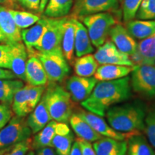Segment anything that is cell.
Masks as SVG:
<instances>
[{
  "mask_svg": "<svg viewBox=\"0 0 155 155\" xmlns=\"http://www.w3.org/2000/svg\"><path fill=\"white\" fill-rule=\"evenodd\" d=\"M131 95L129 75L117 80L99 81L97 82L90 96L81 102V106L86 111L104 117L108 109L127 101Z\"/></svg>",
  "mask_w": 155,
  "mask_h": 155,
  "instance_id": "1",
  "label": "cell"
},
{
  "mask_svg": "<svg viewBox=\"0 0 155 155\" xmlns=\"http://www.w3.org/2000/svg\"><path fill=\"white\" fill-rule=\"evenodd\" d=\"M147 104L141 100L122 102L108 109L106 117L109 125L122 133H140L144 131Z\"/></svg>",
  "mask_w": 155,
  "mask_h": 155,
  "instance_id": "2",
  "label": "cell"
},
{
  "mask_svg": "<svg viewBox=\"0 0 155 155\" xmlns=\"http://www.w3.org/2000/svg\"><path fill=\"white\" fill-rule=\"evenodd\" d=\"M42 97L52 119L58 122H69L73 114V101L66 89L57 83H49Z\"/></svg>",
  "mask_w": 155,
  "mask_h": 155,
  "instance_id": "3",
  "label": "cell"
},
{
  "mask_svg": "<svg viewBox=\"0 0 155 155\" xmlns=\"http://www.w3.org/2000/svg\"><path fill=\"white\" fill-rule=\"evenodd\" d=\"M94 47L99 48L107 40L110 30L116 21L111 13L101 12L88 15L81 19Z\"/></svg>",
  "mask_w": 155,
  "mask_h": 155,
  "instance_id": "4",
  "label": "cell"
},
{
  "mask_svg": "<svg viewBox=\"0 0 155 155\" xmlns=\"http://www.w3.org/2000/svg\"><path fill=\"white\" fill-rule=\"evenodd\" d=\"M131 73V90L142 98L154 99L155 64L134 65Z\"/></svg>",
  "mask_w": 155,
  "mask_h": 155,
  "instance_id": "5",
  "label": "cell"
},
{
  "mask_svg": "<svg viewBox=\"0 0 155 155\" xmlns=\"http://www.w3.org/2000/svg\"><path fill=\"white\" fill-rule=\"evenodd\" d=\"M33 53L41 61L49 83H60L68 76L71 68L63 51Z\"/></svg>",
  "mask_w": 155,
  "mask_h": 155,
  "instance_id": "6",
  "label": "cell"
},
{
  "mask_svg": "<svg viewBox=\"0 0 155 155\" xmlns=\"http://www.w3.org/2000/svg\"><path fill=\"white\" fill-rule=\"evenodd\" d=\"M32 131L25 117L13 116L0 130V152L12 145L30 138Z\"/></svg>",
  "mask_w": 155,
  "mask_h": 155,
  "instance_id": "7",
  "label": "cell"
},
{
  "mask_svg": "<svg viewBox=\"0 0 155 155\" xmlns=\"http://www.w3.org/2000/svg\"><path fill=\"white\" fill-rule=\"evenodd\" d=\"M67 17L58 19L49 18L47 28L35 50L40 53L62 51L61 44L64 23Z\"/></svg>",
  "mask_w": 155,
  "mask_h": 155,
  "instance_id": "8",
  "label": "cell"
},
{
  "mask_svg": "<svg viewBox=\"0 0 155 155\" xmlns=\"http://www.w3.org/2000/svg\"><path fill=\"white\" fill-rule=\"evenodd\" d=\"M119 0H75L71 18L81 20L88 15L115 11L119 9Z\"/></svg>",
  "mask_w": 155,
  "mask_h": 155,
  "instance_id": "9",
  "label": "cell"
},
{
  "mask_svg": "<svg viewBox=\"0 0 155 155\" xmlns=\"http://www.w3.org/2000/svg\"><path fill=\"white\" fill-rule=\"evenodd\" d=\"M98 81L94 77L72 75L67 79L65 89L75 103H81L91 94Z\"/></svg>",
  "mask_w": 155,
  "mask_h": 155,
  "instance_id": "10",
  "label": "cell"
},
{
  "mask_svg": "<svg viewBox=\"0 0 155 155\" xmlns=\"http://www.w3.org/2000/svg\"><path fill=\"white\" fill-rule=\"evenodd\" d=\"M94 55L97 63L100 65L113 64L134 66L129 56L120 51L115 45L109 40H106L101 46L98 48Z\"/></svg>",
  "mask_w": 155,
  "mask_h": 155,
  "instance_id": "11",
  "label": "cell"
},
{
  "mask_svg": "<svg viewBox=\"0 0 155 155\" xmlns=\"http://www.w3.org/2000/svg\"><path fill=\"white\" fill-rule=\"evenodd\" d=\"M86 121L94 130L102 137H108L117 140H126L131 133H122L114 129L108 122L103 119L102 116H98L85 110L80 109L76 113Z\"/></svg>",
  "mask_w": 155,
  "mask_h": 155,
  "instance_id": "12",
  "label": "cell"
},
{
  "mask_svg": "<svg viewBox=\"0 0 155 155\" xmlns=\"http://www.w3.org/2000/svg\"><path fill=\"white\" fill-rule=\"evenodd\" d=\"M111 42L122 53L131 56L137 53V42L129 33L125 27L121 24H115L109 32Z\"/></svg>",
  "mask_w": 155,
  "mask_h": 155,
  "instance_id": "13",
  "label": "cell"
},
{
  "mask_svg": "<svg viewBox=\"0 0 155 155\" xmlns=\"http://www.w3.org/2000/svg\"><path fill=\"white\" fill-rule=\"evenodd\" d=\"M74 134L67 123L58 122L52 147L58 155H69L74 142Z\"/></svg>",
  "mask_w": 155,
  "mask_h": 155,
  "instance_id": "14",
  "label": "cell"
},
{
  "mask_svg": "<svg viewBox=\"0 0 155 155\" xmlns=\"http://www.w3.org/2000/svg\"><path fill=\"white\" fill-rule=\"evenodd\" d=\"M10 45V71L17 78L25 81V68L28 61V50L22 41L8 43Z\"/></svg>",
  "mask_w": 155,
  "mask_h": 155,
  "instance_id": "15",
  "label": "cell"
},
{
  "mask_svg": "<svg viewBox=\"0 0 155 155\" xmlns=\"http://www.w3.org/2000/svg\"><path fill=\"white\" fill-rule=\"evenodd\" d=\"M25 81L32 86H45L48 79L43 65L34 53L28 58L25 68Z\"/></svg>",
  "mask_w": 155,
  "mask_h": 155,
  "instance_id": "16",
  "label": "cell"
},
{
  "mask_svg": "<svg viewBox=\"0 0 155 155\" xmlns=\"http://www.w3.org/2000/svg\"><path fill=\"white\" fill-rule=\"evenodd\" d=\"M49 22V18H40L33 26L21 31L22 40L28 53L32 54L37 47Z\"/></svg>",
  "mask_w": 155,
  "mask_h": 155,
  "instance_id": "17",
  "label": "cell"
},
{
  "mask_svg": "<svg viewBox=\"0 0 155 155\" xmlns=\"http://www.w3.org/2000/svg\"><path fill=\"white\" fill-rule=\"evenodd\" d=\"M134 65L155 64V34L137 43V53L129 56Z\"/></svg>",
  "mask_w": 155,
  "mask_h": 155,
  "instance_id": "18",
  "label": "cell"
},
{
  "mask_svg": "<svg viewBox=\"0 0 155 155\" xmlns=\"http://www.w3.org/2000/svg\"><path fill=\"white\" fill-rule=\"evenodd\" d=\"M27 124L30 127L32 134H35L53 120L48 111L46 103L43 97L38 103L36 107L30 113L28 117Z\"/></svg>",
  "mask_w": 155,
  "mask_h": 155,
  "instance_id": "19",
  "label": "cell"
},
{
  "mask_svg": "<svg viewBox=\"0 0 155 155\" xmlns=\"http://www.w3.org/2000/svg\"><path fill=\"white\" fill-rule=\"evenodd\" d=\"M96 155H125L127 150L126 140H117L102 137L93 144Z\"/></svg>",
  "mask_w": 155,
  "mask_h": 155,
  "instance_id": "20",
  "label": "cell"
},
{
  "mask_svg": "<svg viewBox=\"0 0 155 155\" xmlns=\"http://www.w3.org/2000/svg\"><path fill=\"white\" fill-rule=\"evenodd\" d=\"M134 67L127 65L104 64L98 67L94 78L98 81H114L128 76L132 72Z\"/></svg>",
  "mask_w": 155,
  "mask_h": 155,
  "instance_id": "21",
  "label": "cell"
},
{
  "mask_svg": "<svg viewBox=\"0 0 155 155\" xmlns=\"http://www.w3.org/2000/svg\"><path fill=\"white\" fill-rule=\"evenodd\" d=\"M0 28L7 43L22 41L20 29L17 27L9 9L2 6H0Z\"/></svg>",
  "mask_w": 155,
  "mask_h": 155,
  "instance_id": "22",
  "label": "cell"
},
{
  "mask_svg": "<svg viewBox=\"0 0 155 155\" xmlns=\"http://www.w3.org/2000/svg\"><path fill=\"white\" fill-rule=\"evenodd\" d=\"M75 32V53L78 58L91 54L94 48L89 38L88 30L85 25L78 19H74Z\"/></svg>",
  "mask_w": 155,
  "mask_h": 155,
  "instance_id": "23",
  "label": "cell"
},
{
  "mask_svg": "<svg viewBox=\"0 0 155 155\" xmlns=\"http://www.w3.org/2000/svg\"><path fill=\"white\" fill-rule=\"evenodd\" d=\"M128 155H155V150L142 133H131L126 139Z\"/></svg>",
  "mask_w": 155,
  "mask_h": 155,
  "instance_id": "24",
  "label": "cell"
},
{
  "mask_svg": "<svg viewBox=\"0 0 155 155\" xmlns=\"http://www.w3.org/2000/svg\"><path fill=\"white\" fill-rule=\"evenodd\" d=\"M69 123L73 131L78 136V138L94 143L102 137L101 135L94 130V129L76 113H73L70 118Z\"/></svg>",
  "mask_w": 155,
  "mask_h": 155,
  "instance_id": "25",
  "label": "cell"
},
{
  "mask_svg": "<svg viewBox=\"0 0 155 155\" xmlns=\"http://www.w3.org/2000/svg\"><path fill=\"white\" fill-rule=\"evenodd\" d=\"M75 26L73 18H67L64 23L63 39H62V51L68 63L73 64L75 53Z\"/></svg>",
  "mask_w": 155,
  "mask_h": 155,
  "instance_id": "26",
  "label": "cell"
},
{
  "mask_svg": "<svg viewBox=\"0 0 155 155\" xmlns=\"http://www.w3.org/2000/svg\"><path fill=\"white\" fill-rule=\"evenodd\" d=\"M126 29L134 38L143 40L155 34V20H131L126 22Z\"/></svg>",
  "mask_w": 155,
  "mask_h": 155,
  "instance_id": "27",
  "label": "cell"
},
{
  "mask_svg": "<svg viewBox=\"0 0 155 155\" xmlns=\"http://www.w3.org/2000/svg\"><path fill=\"white\" fill-rule=\"evenodd\" d=\"M58 121L51 120L43 129L35 134L32 139V149L38 150L42 147H52V141L56 133V126Z\"/></svg>",
  "mask_w": 155,
  "mask_h": 155,
  "instance_id": "28",
  "label": "cell"
},
{
  "mask_svg": "<svg viewBox=\"0 0 155 155\" xmlns=\"http://www.w3.org/2000/svg\"><path fill=\"white\" fill-rule=\"evenodd\" d=\"M74 0H48L44 14L48 18H63L72 9Z\"/></svg>",
  "mask_w": 155,
  "mask_h": 155,
  "instance_id": "29",
  "label": "cell"
},
{
  "mask_svg": "<svg viewBox=\"0 0 155 155\" xmlns=\"http://www.w3.org/2000/svg\"><path fill=\"white\" fill-rule=\"evenodd\" d=\"M98 63L92 54L81 56L76 58L73 63V68L75 75L82 77H92L94 75Z\"/></svg>",
  "mask_w": 155,
  "mask_h": 155,
  "instance_id": "30",
  "label": "cell"
},
{
  "mask_svg": "<svg viewBox=\"0 0 155 155\" xmlns=\"http://www.w3.org/2000/svg\"><path fill=\"white\" fill-rule=\"evenodd\" d=\"M24 86L22 80L0 79V101L11 105L15 93Z\"/></svg>",
  "mask_w": 155,
  "mask_h": 155,
  "instance_id": "31",
  "label": "cell"
},
{
  "mask_svg": "<svg viewBox=\"0 0 155 155\" xmlns=\"http://www.w3.org/2000/svg\"><path fill=\"white\" fill-rule=\"evenodd\" d=\"M11 105L13 113L16 116L25 117L30 113L28 99V84L15 93Z\"/></svg>",
  "mask_w": 155,
  "mask_h": 155,
  "instance_id": "32",
  "label": "cell"
},
{
  "mask_svg": "<svg viewBox=\"0 0 155 155\" xmlns=\"http://www.w3.org/2000/svg\"><path fill=\"white\" fill-rule=\"evenodd\" d=\"M144 132L150 144L155 148V98L147 107Z\"/></svg>",
  "mask_w": 155,
  "mask_h": 155,
  "instance_id": "33",
  "label": "cell"
},
{
  "mask_svg": "<svg viewBox=\"0 0 155 155\" xmlns=\"http://www.w3.org/2000/svg\"><path fill=\"white\" fill-rule=\"evenodd\" d=\"M9 12L19 29L28 28L35 24L40 19L39 15L27 12L13 10V9H9Z\"/></svg>",
  "mask_w": 155,
  "mask_h": 155,
  "instance_id": "34",
  "label": "cell"
},
{
  "mask_svg": "<svg viewBox=\"0 0 155 155\" xmlns=\"http://www.w3.org/2000/svg\"><path fill=\"white\" fill-rule=\"evenodd\" d=\"M31 149L32 139L30 137L1 151L0 155H27Z\"/></svg>",
  "mask_w": 155,
  "mask_h": 155,
  "instance_id": "35",
  "label": "cell"
},
{
  "mask_svg": "<svg viewBox=\"0 0 155 155\" xmlns=\"http://www.w3.org/2000/svg\"><path fill=\"white\" fill-rule=\"evenodd\" d=\"M135 17L143 20H155V0H142Z\"/></svg>",
  "mask_w": 155,
  "mask_h": 155,
  "instance_id": "36",
  "label": "cell"
},
{
  "mask_svg": "<svg viewBox=\"0 0 155 155\" xmlns=\"http://www.w3.org/2000/svg\"><path fill=\"white\" fill-rule=\"evenodd\" d=\"M123 19L125 22L133 20L139 8L142 0H122Z\"/></svg>",
  "mask_w": 155,
  "mask_h": 155,
  "instance_id": "37",
  "label": "cell"
},
{
  "mask_svg": "<svg viewBox=\"0 0 155 155\" xmlns=\"http://www.w3.org/2000/svg\"><path fill=\"white\" fill-rule=\"evenodd\" d=\"M46 87L43 86H32L28 84V99L30 112L36 107L41 100Z\"/></svg>",
  "mask_w": 155,
  "mask_h": 155,
  "instance_id": "38",
  "label": "cell"
},
{
  "mask_svg": "<svg viewBox=\"0 0 155 155\" xmlns=\"http://www.w3.org/2000/svg\"><path fill=\"white\" fill-rule=\"evenodd\" d=\"M0 68L7 70L11 68L10 45L8 43L0 44Z\"/></svg>",
  "mask_w": 155,
  "mask_h": 155,
  "instance_id": "39",
  "label": "cell"
},
{
  "mask_svg": "<svg viewBox=\"0 0 155 155\" xmlns=\"http://www.w3.org/2000/svg\"><path fill=\"white\" fill-rule=\"evenodd\" d=\"M11 105L5 103L0 104V130L8 123L13 116Z\"/></svg>",
  "mask_w": 155,
  "mask_h": 155,
  "instance_id": "40",
  "label": "cell"
},
{
  "mask_svg": "<svg viewBox=\"0 0 155 155\" xmlns=\"http://www.w3.org/2000/svg\"><path fill=\"white\" fill-rule=\"evenodd\" d=\"M77 141L80 144L82 155H96L91 143L79 138L77 139Z\"/></svg>",
  "mask_w": 155,
  "mask_h": 155,
  "instance_id": "41",
  "label": "cell"
},
{
  "mask_svg": "<svg viewBox=\"0 0 155 155\" xmlns=\"http://www.w3.org/2000/svg\"><path fill=\"white\" fill-rule=\"evenodd\" d=\"M40 0H23L22 5L31 10H38L40 7Z\"/></svg>",
  "mask_w": 155,
  "mask_h": 155,
  "instance_id": "42",
  "label": "cell"
},
{
  "mask_svg": "<svg viewBox=\"0 0 155 155\" xmlns=\"http://www.w3.org/2000/svg\"><path fill=\"white\" fill-rule=\"evenodd\" d=\"M35 155H58L53 147H46L35 150Z\"/></svg>",
  "mask_w": 155,
  "mask_h": 155,
  "instance_id": "43",
  "label": "cell"
},
{
  "mask_svg": "<svg viewBox=\"0 0 155 155\" xmlns=\"http://www.w3.org/2000/svg\"><path fill=\"white\" fill-rule=\"evenodd\" d=\"M17 77L10 70L0 68V79H16Z\"/></svg>",
  "mask_w": 155,
  "mask_h": 155,
  "instance_id": "44",
  "label": "cell"
},
{
  "mask_svg": "<svg viewBox=\"0 0 155 155\" xmlns=\"http://www.w3.org/2000/svg\"><path fill=\"white\" fill-rule=\"evenodd\" d=\"M69 155H82V152H81L80 144H79L77 139H75L74 142H73L72 148H71V152H70Z\"/></svg>",
  "mask_w": 155,
  "mask_h": 155,
  "instance_id": "45",
  "label": "cell"
},
{
  "mask_svg": "<svg viewBox=\"0 0 155 155\" xmlns=\"http://www.w3.org/2000/svg\"><path fill=\"white\" fill-rule=\"evenodd\" d=\"M48 2V0H40V7H39L38 12L40 13H42L45 9L46 5Z\"/></svg>",
  "mask_w": 155,
  "mask_h": 155,
  "instance_id": "46",
  "label": "cell"
},
{
  "mask_svg": "<svg viewBox=\"0 0 155 155\" xmlns=\"http://www.w3.org/2000/svg\"><path fill=\"white\" fill-rule=\"evenodd\" d=\"M0 43H7V39H6L5 35L3 34L1 28H0Z\"/></svg>",
  "mask_w": 155,
  "mask_h": 155,
  "instance_id": "47",
  "label": "cell"
},
{
  "mask_svg": "<svg viewBox=\"0 0 155 155\" xmlns=\"http://www.w3.org/2000/svg\"><path fill=\"white\" fill-rule=\"evenodd\" d=\"M12 2L11 0H0V5H11Z\"/></svg>",
  "mask_w": 155,
  "mask_h": 155,
  "instance_id": "48",
  "label": "cell"
},
{
  "mask_svg": "<svg viewBox=\"0 0 155 155\" xmlns=\"http://www.w3.org/2000/svg\"><path fill=\"white\" fill-rule=\"evenodd\" d=\"M27 155H35V152H33V151H29L28 154H27Z\"/></svg>",
  "mask_w": 155,
  "mask_h": 155,
  "instance_id": "49",
  "label": "cell"
},
{
  "mask_svg": "<svg viewBox=\"0 0 155 155\" xmlns=\"http://www.w3.org/2000/svg\"><path fill=\"white\" fill-rule=\"evenodd\" d=\"M19 2H20L21 4H22V2H23V0H19Z\"/></svg>",
  "mask_w": 155,
  "mask_h": 155,
  "instance_id": "50",
  "label": "cell"
},
{
  "mask_svg": "<svg viewBox=\"0 0 155 155\" xmlns=\"http://www.w3.org/2000/svg\"><path fill=\"white\" fill-rule=\"evenodd\" d=\"M11 1H12V2H16L17 0H11Z\"/></svg>",
  "mask_w": 155,
  "mask_h": 155,
  "instance_id": "51",
  "label": "cell"
},
{
  "mask_svg": "<svg viewBox=\"0 0 155 155\" xmlns=\"http://www.w3.org/2000/svg\"><path fill=\"white\" fill-rule=\"evenodd\" d=\"M0 104H1V101H0Z\"/></svg>",
  "mask_w": 155,
  "mask_h": 155,
  "instance_id": "52",
  "label": "cell"
},
{
  "mask_svg": "<svg viewBox=\"0 0 155 155\" xmlns=\"http://www.w3.org/2000/svg\"><path fill=\"white\" fill-rule=\"evenodd\" d=\"M121 1H122V0H121Z\"/></svg>",
  "mask_w": 155,
  "mask_h": 155,
  "instance_id": "53",
  "label": "cell"
}]
</instances>
